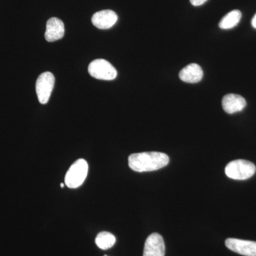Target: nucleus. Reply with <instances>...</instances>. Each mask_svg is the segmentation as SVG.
Masks as SVG:
<instances>
[{"label": "nucleus", "instance_id": "nucleus-8", "mask_svg": "<svg viewBox=\"0 0 256 256\" xmlns=\"http://www.w3.org/2000/svg\"><path fill=\"white\" fill-rule=\"evenodd\" d=\"M92 23L96 28L108 30L114 26L118 21V15L110 10L98 12L92 16Z\"/></svg>", "mask_w": 256, "mask_h": 256}, {"label": "nucleus", "instance_id": "nucleus-7", "mask_svg": "<svg viewBox=\"0 0 256 256\" xmlns=\"http://www.w3.org/2000/svg\"><path fill=\"white\" fill-rule=\"evenodd\" d=\"M165 245L159 234H152L146 239L143 256H164Z\"/></svg>", "mask_w": 256, "mask_h": 256}, {"label": "nucleus", "instance_id": "nucleus-5", "mask_svg": "<svg viewBox=\"0 0 256 256\" xmlns=\"http://www.w3.org/2000/svg\"><path fill=\"white\" fill-rule=\"evenodd\" d=\"M55 84V77L50 72H44L37 78L36 92L40 104H46L50 100Z\"/></svg>", "mask_w": 256, "mask_h": 256}, {"label": "nucleus", "instance_id": "nucleus-3", "mask_svg": "<svg viewBox=\"0 0 256 256\" xmlns=\"http://www.w3.org/2000/svg\"><path fill=\"white\" fill-rule=\"evenodd\" d=\"M88 164L84 159L76 160L69 168L65 176V184L68 188H76L82 186L86 178Z\"/></svg>", "mask_w": 256, "mask_h": 256}, {"label": "nucleus", "instance_id": "nucleus-14", "mask_svg": "<svg viewBox=\"0 0 256 256\" xmlns=\"http://www.w3.org/2000/svg\"><path fill=\"white\" fill-rule=\"evenodd\" d=\"M207 0H190V2L194 6H201V5L204 4Z\"/></svg>", "mask_w": 256, "mask_h": 256}, {"label": "nucleus", "instance_id": "nucleus-4", "mask_svg": "<svg viewBox=\"0 0 256 256\" xmlns=\"http://www.w3.org/2000/svg\"><path fill=\"white\" fill-rule=\"evenodd\" d=\"M88 73L94 78L104 80H114L118 75L117 70L114 66L102 58L90 62L88 66Z\"/></svg>", "mask_w": 256, "mask_h": 256}, {"label": "nucleus", "instance_id": "nucleus-12", "mask_svg": "<svg viewBox=\"0 0 256 256\" xmlns=\"http://www.w3.org/2000/svg\"><path fill=\"white\" fill-rule=\"evenodd\" d=\"M242 16V12L239 10H233L220 20V28L222 30H230L235 28L240 22Z\"/></svg>", "mask_w": 256, "mask_h": 256}, {"label": "nucleus", "instance_id": "nucleus-9", "mask_svg": "<svg viewBox=\"0 0 256 256\" xmlns=\"http://www.w3.org/2000/svg\"><path fill=\"white\" fill-rule=\"evenodd\" d=\"M246 106V101L242 96L237 94H227L222 100V107L224 111L228 114L240 112Z\"/></svg>", "mask_w": 256, "mask_h": 256}, {"label": "nucleus", "instance_id": "nucleus-11", "mask_svg": "<svg viewBox=\"0 0 256 256\" xmlns=\"http://www.w3.org/2000/svg\"><path fill=\"white\" fill-rule=\"evenodd\" d=\"M204 72L201 66L196 64H191L182 69L180 78L182 82L188 84H196L201 82Z\"/></svg>", "mask_w": 256, "mask_h": 256}, {"label": "nucleus", "instance_id": "nucleus-13", "mask_svg": "<svg viewBox=\"0 0 256 256\" xmlns=\"http://www.w3.org/2000/svg\"><path fill=\"white\" fill-rule=\"evenodd\" d=\"M116 237L109 232H100L96 238V244L99 248L107 250L114 246L116 244Z\"/></svg>", "mask_w": 256, "mask_h": 256}, {"label": "nucleus", "instance_id": "nucleus-15", "mask_svg": "<svg viewBox=\"0 0 256 256\" xmlns=\"http://www.w3.org/2000/svg\"><path fill=\"white\" fill-rule=\"evenodd\" d=\"M252 28H256V14L254 15V18H252Z\"/></svg>", "mask_w": 256, "mask_h": 256}, {"label": "nucleus", "instance_id": "nucleus-17", "mask_svg": "<svg viewBox=\"0 0 256 256\" xmlns=\"http://www.w3.org/2000/svg\"></svg>", "mask_w": 256, "mask_h": 256}, {"label": "nucleus", "instance_id": "nucleus-1", "mask_svg": "<svg viewBox=\"0 0 256 256\" xmlns=\"http://www.w3.org/2000/svg\"><path fill=\"white\" fill-rule=\"evenodd\" d=\"M168 156L158 152L134 153L128 158L130 168L138 172L156 171L164 168L168 164Z\"/></svg>", "mask_w": 256, "mask_h": 256}, {"label": "nucleus", "instance_id": "nucleus-10", "mask_svg": "<svg viewBox=\"0 0 256 256\" xmlns=\"http://www.w3.org/2000/svg\"><path fill=\"white\" fill-rule=\"evenodd\" d=\"M64 33H65V28L62 20L56 18H52L48 20L44 35L47 42L58 41L63 38Z\"/></svg>", "mask_w": 256, "mask_h": 256}, {"label": "nucleus", "instance_id": "nucleus-6", "mask_svg": "<svg viewBox=\"0 0 256 256\" xmlns=\"http://www.w3.org/2000/svg\"><path fill=\"white\" fill-rule=\"evenodd\" d=\"M226 246L232 252L245 256H256V242L238 238H228Z\"/></svg>", "mask_w": 256, "mask_h": 256}, {"label": "nucleus", "instance_id": "nucleus-2", "mask_svg": "<svg viewBox=\"0 0 256 256\" xmlns=\"http://www.w3.org/2000/svg\"><path fill=\"white\" fill-rule=\"evenodd\" d=\"M256 171L255 164L245 160H234L225 168L226 176L235 180H248L255 174Z\"/></svg>", "mask_w": 256, "mask_h": 256}, {"label": "nucleus", "instance_id": "nucleus-16", "mask_svg": "<svg viewBox=\"0 0 256 256\" xmlns=\"http://www.w3.org/2000/svg\"><path fill=\"white\" fill-rule=\"evenodd\" d=\"M60 188H63L64 186V184H63V183L60 184Z\"/></svg>", "mask_w": 256, "mask_h": 256}]
</instances>
